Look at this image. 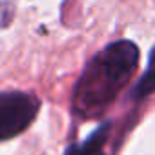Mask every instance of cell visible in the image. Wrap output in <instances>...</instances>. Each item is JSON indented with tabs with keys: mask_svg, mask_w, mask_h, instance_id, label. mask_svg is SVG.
<instances>
[{
	"mask_svg": "<svg viewBox=\"0 0 155 155\" xmlns=\"http://www.w3.org/2000/svg\"><path fill=\"white\" fill-rule=\"evenodd\" d=\"M151 93H155V48L150 53V60H148L146 73L140 77L139 82L135 84L133 97L135 99H144V97H148Z\"/></svg>",
	"mask_w": 155,
	"mask_h": 155,
	"instance_id": "cell-4",
	"label": "cell"
},
{
	"mask_svg": "<svg viewBox=\"0 0 155 155\" xmlns=\"http://www.w3.org/2000/svg\"><path fill=\"white\" fill-rule=\"evenodd\" d=\"M110 130H111V122L101 124L82 142H71L66 148L64 155H106L104 148H106V142L110 137Z\"/></svg>",
	"mask_w": 155,
	"mask_h": 155,
	"instance_id": "cell-3",
	"label": "cell"
},
{
	"mask_svg": "<svg viewBox=\"0 0 155 155\" xmlns=\"http://www.w3.org/2000/svg\"><path fill=\"white\" fill-rule=\"evenodd\" d=\"M40 101L26 91L0 93V142L24 133L35 120Z\"/></svg>",
	"mask_w": 155,
	"mask_h": 155,
	"instance_id": "cell-2",
	"label": "cell"
},
{
	"mask_svg": "<svg viewBox=\"0 0 155 155\" xmlns=\"http://www.w3.org/2000/svg\"><path fill=\"white\" fill-rule=\"evenodd\" d=\"M139 58V46L131 40H115L101 49L75 84L73 111L82 119L102 115L133 79Z\"/></svg>",
	"mask_w": 155,
	"mask_h": 155,
	"instance_id": "cell-1",
	"label": "cell"
}]
</instances>
